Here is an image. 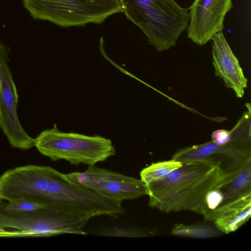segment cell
<instances>
[{"label": "cell", "instance_id": "cell-10", "mask_svg": "<svg viewBox=\"0 0 251 251\" xmlns=\"http://www.w3.org/2000/svg\"><path fill=\"white\" fill-rule=\"evenodd\" d=\"M211 40L215 75L222 78L226 87L232 89L237 98H243L248 79L224 34L219 32Z\"/></svg>", "mask_w": 251, "mask_h": 251}, {"label": "cell", "instance_id": "cell-13", "mask_svg": "<svg viewBox=\"0 0 251 251\" xmlns=\"http://www.w3.org/2000/svg\"><path fill=\"white\" fill-rule=\"evenodd\" d=\"M236 151V145L231 141L224 146H219L211 141L180 149L173 155L172 159L181 162L210 160L222 163L225 157H231Z\"/></svg>", "mask_w": 251, "mask_h": 251}, {"label": "cell", "instance_id": "cell-4", "mask_svg": "<svg viewBox=\"0 0 251 251\" xmlns=\"http://www.w3.org/2000/svg\"><path fill=\"white\" fill-rule=\"evenodd\" d=\"M21 0L33 19L65 27L101 24L123 11L119 0Z\"/></svg>", "mask_w": 251, "mask_h": 251}, {"label": "cell", "instance_id": "cell-21", "mask_svg": "<svg viewBox=\"0 0 251 251\" xmlns=\"http://www.w3.org/2000/svg\"><path fill=\"white\" fill-rule=\"evenodd\" d=\"M0 237H23L22 233L17 230H7L0 228Z\"/></svg>", "mask_w": 251, "mask_h": 251}, {"label": "cell", "instance_id": "cell-12", "mask_svg": "<svg viewBox=\"0 0 251 251\" xmlns=\"http://www.w3.org/2000/svg\"><path fill=\"white\" fill-rule=\"evenodd\" d=\"M251 215V194L246 195L219 208L212 215L217 228L223 233L237 230L245 224Z\"/></svg>", "mask_w": 251, "mask_h": 251}, {"label": "cell", "instance_id": "cell-5", "mask_svg": "<svg viewBox=\"0 0 251 251\" xmlns=\"http://www.w3.org/2000/svg\"><path fill=\"white\" fill-rule=\"evenodd\" d=\"M90 216L55 207L29 212L7 210L0 200V228H13L24 237H48L63 234L86 235Z\"/></svg>", "mask_w": 251, "mask_h": 251}, {"label": "cell", "instance_id": "cell-19", "mask_svg": "<svg viewBox=\"0 0 251 251\" xmlns=\"http://www.w3.org/2000/svg\"><path fill=\"white\" fill-rule=\"evenodd\" d=\"M5 209L10 211L29 212L47 208L45 203L29 199H19L6 202L3 201Z\"/></svg>", "mask_w": 251, "mask_h": 251}, {"label": "cell", "instance_id": "cell-9", "mask_svg": "<svg viewBox=\"0 0 251 251\" xmlns=\"http://www.w3.org/2000/svg\"><path fill=\"white\" fill-rule=\"evenodd\" d=\"M232 7V0H194L189 8L188 37L198 46L206 44L223 32L225 17Z\"/></svg>", "mask_w": 251, "mask_h": 251}, {"label": "cell", "instance_id": "cell-2", "mask_svg": "<svg viewBox=\"0 0 251 251\" xmlns=\"http://www.w3.org/2000/svg\"><path fill=\"white\" fill-rule=\"evenodd\" d=\"M123 13L146 36L157 51L174 47L187 28L189 8L175 0H119Z\"/></svg>", "mask_w": 251, "mask_h": 251}, {"label": "cell", "instance_id": "cell-17", "mask_svg": "<svg viewBox=\"0 0 251 251\" xmlns=\"http://www.w3.org/2000/svg\"><path fill=\"white\" fill-rule=\"evenodd\" d=\"M171 234L182 237L199 239L215 237L223 234L217 227L209 224L200 223L191 225L176 224Z\"/></svg>", "mask_w": 251, "mask_h": 251}, {"label": "cell", "instance_id": "cell-8", "mask_svg": "<svg viewBox=\"0 0 251 251\" xmlns=\"http://www.w3.org/2000/svg\"><path fill=\"white\" fill-rule=\"evenodd\" d=\"M48 168L29 165L6 171L0 176V200L9 201L24 198L45 203Z\"/></svg>", "mask_w": 251, "mask_h": 251}, {"label": "cell", "instance_id": "cell-18", "mask_svg": "<svg viewBox=\"0 0 251 251\" xmlns=\"http://www.w3.org/2000/svg\"><path fill=\"white\" fill-rule=\"evenodd\" d=\"M95 234L104 236L142 237L150 236V231L127 226H113L107 227Z\"/></svg>", "mask_w": 251, "mask_h": 251}, {"label": "cell", "instance_id": "cell-11", "mask_svg": "<svg viewBox=\"0 0 251 251\" xmlns=\"http://www.w3.org/2000/svg\"><path fill=\"white\" fill-rule=\"evenodd\" d=\"M81 186L106 198L121 202L148 195L146 185L141 179L133 177L129 179L90 181Z\"/></svg>", "mask_w": 251, "mask_h": 251}, {"label": "cell", "instance_id": "cell-14", "mask_svg": "<svg viewBox=\"0 0 251 251\" xmlns=\"http://www.w3.org/2000/svg\"><path fill=\"white\" fill-rule=\"evenodd\" d=\"M218 188L224 197L223 204L220 208L251 194V162L232 174L226 175Z\"/></svg>", "mask_w": 251, "mask_h": 251}, {"label": "cell", "instance_id": "cell-3", "mask_svg": "<svg viewBox=\"0 0 251 251\" xmlns=\"http://www.w3.org/2000/svg\"><path fill=\"white\" fill-rule=\"evenodd\" d=\"M34 147L52 161L65 160L75 165H95L116 153L110 139L98 135L64 132L55 125L34 138Z\"/></svg>", "mask_w": 251, "mask_h": 251}, {"label": "cell", "instance_id": "cell-1", "mask_svg": "<svg viewBox=\"0 0 251 251\" xmlns=\"http://www.w3.org/2000/svg\"><path fill=\"white\" fill-rule=\"evenodd\" d=\"M182 163L165 178L146 185L149 205L165 213L189 210L204 217L207 194L218 188L226 176L222 163L210 160Z\"/></svg>", "mask_w": 251, "mask_h": 251}, {"label": "cell", "instance_id": "cell-15", "mask_svg": "<svg viewBox=\"0 0 251 251\" xmlns=\"http://www.w3.org/2000/svg\"><path fill=\"white\" fill-rule=\"evenodd\" d=\"M66 175L71 181L79 185L90 181L129 179L132 177L117 172L98 168L94 165L88 166L87 169L82 172H75Z\"/></svg>", "mask_w": 251, "mask_h": 251}, {"label": "cell", "instance_id": "cell-22", "mask_svg": "<svg viewBox=\"0 0 251 251\" xmlns=\"http://www.w3.org/2000/svg\"><path fill=\"white\" fill-rule=\"evenodd\" d=\"M7 48V47L2 43L0 41V56L1 55L2 53L4 50Z\"/></svg>", "mask_w": 251, "mask_h": 251}, {"label": "cell", "instance_id": "cell-6", "mask_svg": "<svg viewBox=\"0 0 251 251\" xmlns=\"http://www.w3.org/2000/svg\"><path fill=\"white\" fill-rule=\"evenodd\" d=\"M49 183L44 202L50 207L62 208L91 218L123 214L121 201L106 198L71 181L66 174L49 166Z\"/></svg>", "mask_w": 251, "mask_h": 251}, {"label": "cell", "instance_id": "cell-16", "mask_svg": "<svg viewBox=\"0 0 251 251\" xmlns=\"http://www.w3.org/2000/svg\"><path fill=\"white\" fill-rule=\"evenodd\" d=\"M182 166V163L173 159L152 163L140 172V179L146 185L165 178L172 171Z\"/></svg>", "mask_w": 251, "mask_h": 251}, {"label": "cell", "instance_id": "cell-20", "mask_svg": "<svg viewBox=\"0 0 251 251\" xmlns=\"http://www.w3.org/2000/svg\"><path fill=\"white\" fill-rule=\"evenodd\" d=\"M211 138L212 141L216 145L224 146L230 141L231 131L223 129L216 130L212 133Z\"/></svg>", "mask_w": 251, "mask_h": 251}, {"label": "cell", "instance_id": "cell-7", "mask_svg": "<svg viewBox=\"0 0 251 251\" xmlns=\"http://www.w3.org/2000/svg\"><path fill=\"white\" fill-rule=\"evenodd\" d=\"M9 52L7 47L0 59V128L13 148L26 150L34 147V138L25 131L18 117L19 97L8 65Z\"/></svg>", "mask_w": 251, "mask_h": 251}]
</instances>
